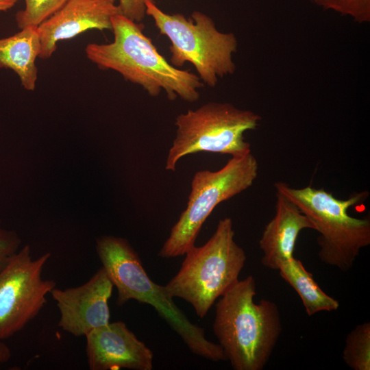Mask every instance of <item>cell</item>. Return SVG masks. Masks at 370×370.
Returning <instances> with one entry per match:
<instances>
[{
  "instance_id": "20",
  "label": "cell",
  "mask_w": 370,
  "mask_h": 370,
  "mask_svg": "<svg viewBox=\"0 0 370 370\" xmlns=\"http://www.w3.org/2000/svg\"><path fill=\"white\" fill-rule=\"evenodd\" d=\"M121 14L128 18L140 23L146 14L147 0H119Z\"/></svg>"
},
{
  "instance_id": "6",
  "label": "cell",
  "mask_w": 370,
  "mask_h": 370,
  "mask_svg": "<svg viewBox=\"0 0 370 370\" xmlns=\"http://www.w3.org/2000/svg\"><path fill=\"white\" fill-rule=\"evenodd\" d=\"M145 6L146 14L153 18L160 34L171 41L172 65L177 68L192 64L202 83L210 87L234 72L232 57L238 42L234 34L219 31L213 20L201 12L195 11L187 18L182 14L162 12L153 0H147Z\"/></svg>"
},
{
  "instance_id": "22",
  "label": "cell",
  "mask_w": 370,
  "mask_h": 370,
  "mask_svg": "<svg viewBox=\"0 0 370 370\" xmlns=\"http://www.w3.org/2000/svg\"><path fill=\"white\" fill-rule=\"evenodd\" d=\"M16 3V0H0V12L6 11L12 8Z\"/></svg>"
},
{
  "instance_id": "10",
  "label": "cell",
  "mask_w": 370,
  "mask_h": 370,
  "mask_svg": "<svg viewBox=\"0 0 370 370\" xmlns=\"http://www.w3.org/2000/svg\"><path fill=\"white\" fill-rule=\"evenodd\" d=\"M113 287L103 267L82 285L65 289L55 287L50 295L60 312L58 327L75 336H86L110 323L108 301Z\"/></svg>"
},
{
  "instance_id": "19",
  "label": "cell",
  "mask_w": 370,
  "mask_h": 370,
  "mask_svg": "<svg viewBox=\"0 0 370 370\" xmlns=\"http://www.w3.org/2000/svg\"><path fill=\"white\" fill-rule=\"evenodd\" d=\"M20 245L18 236L14 231L2 227L0 223V269L19 249Z\"/></svg>"
},
{
  "instance_id": "21",
  "label": "cell",
  "mask_w": 370,
  "mask_h": 370,
  "mask_svg": "<svg viewBox=\"0 0 370 370\" xmlns=\"http://www.w3.org/2000/svg\"><path fill=\"white\" fill-rule=\"evenodd\" d=\"M11 355V350L8 345L3 341H0V363L8 362Z\"/></svg>"
},
{
  "instance_id": "7",
  "label": "cell",
  "mask_w": 370,
  "mask_h": 370,
  "mask_svg": "<svg viewBox=\"0 0 370 370\" xmlns=\"http://www.w3.org/2000/svg\"><path fill=\"white\" fill-rule=\"evenodd\" d=\"M260 116L230 103L208 102L175 118V137L166 156L165 169L175 171L183 157L199 152L243 156L251 152L244 133L255 130Z\"/></svg>"
},
{
  "instance_id": "15",
  "label": "cell",
  "mask_w": 370,
  "mask_h": 370,
  "mask_svg": "<svg viewBox=\"0 0 370 370\" xmlns=\"http://www.w3.org/2000/svg\"><path fill=\"white\" fill-rule=\"evenodd\" d=\"M278 271L284 280L298 294L308 316L338 308V301L319 287L312 274L306 269L299 260L293 258L282 264Z\"/></svg>"
},
{
  "instance_id": "9",
  "label": "cell",
  "mask_w": 370,
  "mask_h": 370,
  "mask_svg": "<svg viewBox=\"0 0 370 370\" xmlns=\"http://www.w3.org/2000/svg\"><path fill=\"white\" fill-rule=\"evenodd\" d=\"M51 254L34 259L31 248L19 249L0 269V341L22 330L40 312L56 287L42 278Z\"/></svg>"
},
{
  "instance_id": "17",
  "label": "cell",
  "mask_w": 370,
  "mask_h": 370,
  "mask_svg": "<svg viewBox=\"0 0 370 370\" xmlns=\"http://www.w3.org/2000/svg\"><path fill=\"white\" fill-rule=\"evenodd\" d=\"M69 0H25V8L16 14L21 29L27 26H38L50 17Z\"/></svg>"
},
{
  "instance_id": "2",
  "label": "cell",
  "mask_w": 370,
  "mask_h": 370,
  "mask_svg": "<svg viewBox=\"0 0 370 370\" xmlns=\"http://www.w3.org/2000/svg\"><path fill=\"white\" fill-rule=\"evenodd\" d=\"M252 275L238 280L218 300L213 331L234 370H262L282 332L280 313L268 299L254 301Z\"/></svg>"
},
{
  "instance_id": "13",
  "label": "cell",
  "mask_w": 370,
  "mask_h": 370,
  "mask_svg": "<svg viewBox=\"0 0 370 370\" xmlns=\"http://www.w3.org/2000/svg\"><path fill=\"white\" fill-rule=\"evenodd\" d=\"M304 229L314 230L310 219L291 201L276 192L275 215L265 225L259 241L262 265L278 270L282 264L294 258L297 237Z\"/></svg>"
},
{
  "instance_id": "16",
  "label": "cell",
  "mask_w": 370,
  "mask_h": 370,
  "mask_svg": "<svg viewBox=\"0 0 370 370\" xmlns=\"http://www.w3.org/2000/svg\"><path fill=\"white\" fill-rule=\"evenodd\" d=\"M343 359L354 370L370 369L369 322L358 324L347 335Z\"/></svg>"
},
{
  "instance_id": "18",
  "label": "cell",
  "mask_w": 370,
  "mask_h": 370,
  "mask_svg": "<svg viewBox=\"0 0 370 370\" xmlns=\"http://www.w3.org/2000/svg\"><path fill=\"white\" fill-rule=\"evenodd\" d=\"M319 5L349 16L358 23L370 21V0H314Z\"/></svg>"
},
{
  "instance_id": "14",
  "label": "cell",
  "mask_w": 370,
  "mask_h": 370,
  "mask_svg": "<svg viewBox=\"0 0 370 370\" xmlns=\"http://www.w3.org/2000/svg\"><path fill=\"white\" fill-rule=\"evenodd\" d=\"M40 41L37 26H27L10 36L0 38V69L13 71L27 90L36 88L38 79L36 58Z\"/></svg>"
},
{
  "instance_id": "23",
  "label": "cell",
  "mask_w": 370,
  "mask_h": 370,
  "mask_svg": "<svg viewBox=\"0 0 370 370\" xmlns=\"http://www.w3.org/2000/svg\"><path fill=\"white\" fill-rule=\"evenodd\" d=\"M16 2H17V1H19V0H16Z\"/></svg>"
},
{
  "instance_id": "12",
  "label": "cell",
  "mask_w": 370,
  "mask_h": 370,
  "mask_svg": "<svg viewBox=\"0 0 370 370\" xmlns=\"http://www.w3.org/2000/svg\"><path fill=\"white\" fill-rule=\"evenodd\" d=\"M90 370H151L153 352L122 321L108 323L86 336Z\"/></svg>"
},
{
  "instance_id": "1",
  "label": "cell",
  "mask_w": 370,
  "mask_h": 370,
  "mask_svg": "<svg viewBox=\"0 0 370 370\" xmlns=\"http://www.w3.org/2000/svg\"><path fill=\"white\" fill-rule=\"evenodd\" d=\"M111 23L113 42L88 44L85 53L90 61L101 69L119 73L151 97L164 90L171 101L177 97L189 103L199 99V90L204 85L199 77L169 62L144 34L143 24L122 14L112 16Z\"/></svg>"
},
{
  "instance_id": "5",
  "label": "cell",
  "mask_w": 370,
  "mask_h": 370,
  "mask_svg": "<svg viewBox=\"0 0 370 370\" xmlns=\"http://www.w3.org/2000/svg\"><path fill=\"white\" fill-rule=\"evenodd\" d=\"M185 255L179 271L164 288L171 297L190 304L203 318L216 300L238 282L247 256L234 241L230 217L220 219L209 240L202 246L195 245Z\"/></svg>"
},
{
  "instance_id": "3",
  "label": "cell",
  "mask_w": 370,
  "mask_h": 370,
  "mask_svg": "<svg viewBox=\"0 0 370 370\" xmlns=\"http://www.w3.org/2000/svg\"><path fill=\"white\" fill-rule=\"evenodd\" d=\"M102 267L117 290L116 304L130 299L151 305L182 338L194 354L212 361L226 360L219 344L208 341L204 329L192 323L166 292L145 272L140 259L123 238L103 236L96 241Z\"/></svg>"
},
{
  "instance_id": "11",
  "label": "cell",
  "mask_w": 370,
  "mask_h": 370,
  "mask_svg": "<svg viewBox=\"0 0 370 370\" xmlns=\"http://www.w3.org/2000/svg\"><path fill=\"white\" fill-rule=\"evenodd\" d=\"M121 14L116 0H69L38 26L40 41L39 57L49 58L57 43L90 29H112L111 19Z\"/></svg>"
},
{
  "instance_id": "4",
  "label": "cell",
  "mask_w": 370,
  "mask_h": 370,
  "mask_svg": "<svg viewBox=\"0 0 370 370\" xmlns=\"http://www.w3.org/2000/svg\"><path fill=\"white\" fill-rule=\"evenodd\" d=\"M274 187L312 222L319 234L317 241L321 261L343 271L350 269L361 249L370 245V219L351 217L347 210L367 199L369 193L363 190L339 199L323 188L310 186L296 188L278 182Z\"/></svg>"
},
{
  "instance_id": "8",
  "label": "cell",
  "mask_w": 370,
  "mask_h": 370,
  "mask_svg": "<svg viewBox=\"0 0 370 370\" xmlns=\"http://www.w3.org/2000/svg\"><path fill=\"white\" fill-rule=\"evenodd\" d=\"M258 174V163L251 152L232 156L218 171L195 173L186 208L171 228L158 256L169 258L184 255L195 246L204 223L213 210L251 187Z\"/></svg>"
}]
</instances>
